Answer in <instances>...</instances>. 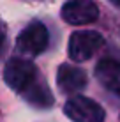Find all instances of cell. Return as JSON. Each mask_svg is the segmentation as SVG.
I'll list each match as a JSON object with an SVG mask.
<instances>
[{
  "label": "cell",
  "mask_w": 120,
  "mask_h": 122,
  "mask_svg": "<svg viewBox=\"0 0 120 122\" xmlns=\"http://www.w3.org/2000/svg\"><path fill=\"white\" fill-rule=\"evenodd\" d=\"M49 32L41 21H32L21 30L16 39V50L25 57H37L48 48Z\"/></svg>",
  "instance_id": "obj_1"
},
{
  "label": "cell",
  "mask_w": 120,
  "mask_h": 122,
  "mask_svg": "<svg viewBox=\"0 0 120 122\" xmlns=\"http://www.w3.org/2000/svg\"><path fill=\"white\" fill-rule=\"evenodd\" d=\"M4 80L14 92L21 94L37 80V67L27 58H11L4 69Z\"/></svg>",
  "instance_id": "obj_2"
},
{
  "label": "cell",
  "mask_w": 120,
  "mask_h": 122,
  "mask_svg": "<svg viewBox=\"0 0 120 122\" xmlns=\"http://www.w3.org/2000/svg\"><path fill=\"white\" fill-rule=\"evenodd\" d=\"M104 44L102 36L96 30H78L69 39L67 53L74 62H85L92 58Z\"/></svg>",
  "instance_id": "obj_3"
},
{
  "label": "cell",
  "mask_w": 120,
  "mask_h": 122,
  "mask_svg": "<svg viewBox=\"0 0 120 122\" xmlns=\"http://www.w3.org/2000/svg\"><path fill=\"white\" fill-rule=\"evenodd\" d=\"M64 113L72 122H104V108L90 97L74 96L64 104Z\"/></svg>",
  "instance_id": "obj_4"
},
{
  "label": "cell",
  "mask_w": 120,
  "mask_h": 122,
  "mask_svg": "<svg viewBox=\"0 0 120 122\" xmlns=\"http://www.w3.org/2000/svg\"><path fill=\"white\" fill-rule=\"evenodd\" d=\"M99 18V7L94 0H67L62 7V20L69 25H88Z\"/></svg>",
  "instance_id": "obj_5"
},
{
  "label": "cell",
  "mask_w": 120,
  "mask_h": 122,
  "mask_svg": "<svg viewBox=\"0 0 120 122\" xmlns=\"http://www.w3.org/2000/svg\"><path fill=\"white\" fill-rule=\"evenodd\" d=\"M86 73L81 67L71 66V64H62L57 71V85L64 94H72L86 87Z\"/></svg>",
  "instance_id": "obj_6"
},
{
  "label": "cell",
  "mask_w": 120,
  "mask_h": 122,
  "mask_svg": "<svg viewBox=\"0 0 120 122\" xmlns=\"http://www.w3.org/2000/svg\"><path fill=\"white\" fill-rule=\"evenodd\" d=\"M96 78L104 89L120 94V62L115 58H102L96 66Z\"/></svg>",
  "instance_id": "obj_7"
},
{
  "label": "cell",
  "mask_w": 120,
  "mask_h": 122,
  "mask_svg": "<svg viewBox=\"0 0 120 122\" xmlns=\"http://www.w3.org/2000/svg\"><path fill=\"white\" fill-rule=\"evenodd\" d=\"M21 96L28 104H32L35 108H49L53 104V94L49 90V87L39 80H35L27 90L21 92Z\"/></svg>",
  "instance_id": "obj_8"
},
{
  "label": "cell",
  "mask_w": 120,
  "mask_h": 122,
  "mask_svg": "<svg viewBox=\"0 0 120 122\" xmlns=\"http://www.w3.org/2000/svg\"><path fill=\"white\" fill-rule=\"evenodd\" d=\"M2 44H4V30L0 28V48H2Z\"/></svg>",
  "instance_id": "obj_9"
},
{
  "label": "cell",
  "mask_w": 120,
  "mask_h": 122,
  "mask_svg": "<svg viewBox=\"0 0 120 122\" xmlns=\"http://www.w3.org/2000/svg\"><path fill=\"white\" fill-rule=\"evenodd\" d=\"M110 2H113L115 5H120V0H110Z\"/></svg>",
  "instance_id": "obj_10"
}]
</instances>
